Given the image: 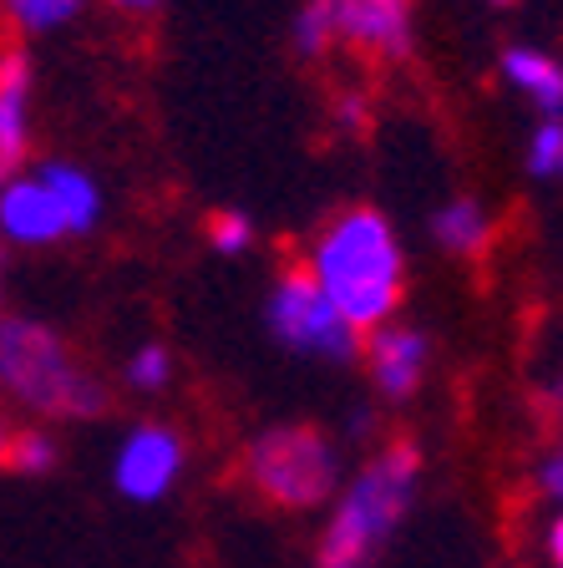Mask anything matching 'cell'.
<instances>
[{"label":"cell","instance_id":"cell-5","mask_svg":"<svg viewBox=\"0 0 563 568\" xmlns=\"http://www.w3.org/2000/svg\"><path fill=\"white\" fill-rule=\"evenodd\" d=\"M270 331L284 351L294 355H315V361H351L361 335L335 315L325 295H320V284L310 280L305 270L300 274H284L274 284L270 295Z\"/></svg>","mask_w":563,"mask_h":568},{"label":"cell","instance_id":"cell-10","mask_svg":"<svg viewBox=\"0 0 563 568\" xmlns=\"http://www.w3.org/2000/svg\"><path fill=\"white\" fill-rule=\"evenodd\" d=\"M31 142V61L26 51L0 57V183H11Z\"/></svg>","mask_w":563,"mask_h":568},{"label":"cell","instance_id":"cell-19","mask_svg":"<svg viewBox=\"0 0 563 568\" xmlns=\"http://www.w3.org/2000/svg\"><path fill=\"white\" fill-rule=\"evenodd\" d=\"M249 239H254L249 213H213L209 219V244L219 248V254H244Z\"/></svg>","mask_w":563,"mask_h":568},{"label":"cell","instance_id":"cell-16","mask_svg":"<svg viewBox=\"0 0 563 568\" xmlns=\"http://www.w3.org/2000/svg\"><path fill=\"white\" fill-rule=\"evenodd\" d=\"M6 462L26 477H47L51 467H57V442H51V432H21V437H11V447H6Z\"/></svg>","mask_w":563,"mask_h":568},{"label":"cell","instance_id":"cell-22","mask_svg":"<svg viewBox=\"0 0 563 568\" xmlns=\"http://www.w3.org/2000/svg\"><path fill=\"white\" fill-rule=\"evenodd\" d=\"M543 558H549V568H563V508L549 518V532H543Z\"/></svg>","mask_w":563,"mask_h":568},{"label":"cell","instance_id":"cell-8","mask_svg":"<svg viewBox=\"0 0 563 568\" xmlns=\"http://www.w3.org/2000/svg\"><path fill=\"white\" fill-rule=\"evenodd\" d=\"M365 361H371V381L386 402H406L411 390L426 381V335L411 331V325H381L371 331V345H365Z\"/></svg>","mask_w":563,"mask_h":568},{"label":"cell","instance_id":"cell-9","mask_svg":"<svg viewBox=\"0 0 563 568\" xmlns=\"http://www.w3.org/2000/svg\"><path fill=\"white\" fill-rule=\"evenodd\" d=\"M0 234L11 244L47 248L57 239H67V219L51 203V193L41 189V178H11L0 183Z\"/></svg>","mask_w":563,"mask_h":568},{"label":"cell","instance_id":"cell-7","mask_svg":"<svg viewBox=\"0 0 563 568\" xmlns=\"http://www.w3.org/2000/svg\"><path fill=\"white\" fill-rule=\"evenodd\" d=\"M335 41H351L365 57H406L411 51V0H315Z\"/></svg>","mask_w":563,"mask_h":568},{"label":"cell","instance_id":"cell-24","mask_svg":"<svg viewBox=\"0 0 563 568\" xmlns=\"http://www.w3.org/2000/svg\"><path fill=\"white\" fill-rule=\"evenodd\" d=\"M6 447H11V432H6V422H0V462H6Z\"/></svg>","mask_w":563,"mask_h":568},{"label":"cell","instance_id":"cell-13","mask_svg":"<svg viewBox=\"0 0 563 568\" xmlns=\"http://www.w3.org/2000/svg\"><path fill=\"white\" fill-rule=\"evenodd\" d=\"M432 239L446 254H477V248L493 239V219H487V209H482L477 199H452L436 209Z\"/></svg>","mask_w":563,"mask_h":568},{"label":"cell","instance_id":"cell-25","mask_svg":"<svg viewBox=\"0 0 563 568\" xmlns=\"http://www.w3.org/2000/svg\"><path fill=\"white\" fill-rule=\"evenodd\" d=\"M493 6H513V0H493Z\"/></svg>","mask_w":563,"mask_h":568},{"label":"cell","instance_id":"cell-6","mask_svg":"<svg viewBox=\"0 0 563 568\" xmlns=\"http://www.w3.org/2000/svg\"><path fill=\"white\" fill-rule=\"evenodd\" d=\"M183 462H188V447L173 426L142 422L118 442L112 487H118L128 503H142V508H148V503H163L178 487V477H183Z\"/></svg>","mask_w":563,"mask_h":568},{"label":"cell","instance_id":"cell-1","mask_svg":"<svg viewBox=\"0 0 563 568\" xmlns=\"http://www.w3.org/2000/svg\"><path fill=\"white\" fill-rule=\"evenodd\" d=\"M310 280L320 295L335 305V315L355 335H371L391 325L406 290V260H401V239L386 213L375 209H345L320 229L310 248Z\"/></svg>","mask_w":563,"mask_h":568},{"label":"cell","instance_id":"cell-26","mask_svg":"<svg viewBox=\"0 0 563 568\" xmlns=\"http://www.w3.org/2000/svg\"><path fill=\"white\" fill-rule=\"evenodd\" d=\"M559 178H563V158H559Z\"/></svg>","mask_w":563,"mask_h":568},{"label":"cell","instance_id":"cell-14","mask_svg":"<svg viewBox=\"0 0 563 568\" xmlns=\"http://www.w3.org/2000/svg\"><path fill=\"white\" fill-rule=\"evenodd\" d=\"M0 11L11 16L21 31H61L71 16L82 11V0H0Z\"/></svg>","mask_w":563,"mask_h":568},{"label":"cell","instance_id":"cell-20","mask_svg":"<svg viewBox=\"0 0 563 568\" xmlns=\"http://www.w3.org/2000/svg\"><path fill=\"white\" fill-rule=\"evenodd\" d=\"M539 493L549 497L553 508H563V447L539 462Z\"/></svg>","mask_w":563,"mask_h":568},{"label":"cell","instance_id":"cell-23","mask_svg":"<svg viewBox=\"0 0 563 568\" xmlns=\"http://www.w3.org/2000/svg\"><path fill=\"white\" fill-rule=\"evenodd\" d=\"M112 6H118V11H153L158 0H112Z\"/></svg>","mask_w":563,"mask_h":568},{"label":"cell","instance_id":"cell-3","mask_svg":"<svg viewBox=\"0 0 563 568\" xmlns=\"http://www.w3.org/2000/svg\"><path fill=\"white\" fill-rule=\"evenodd\" d=\"M0 386L41 416H97L107 406L102 381L71 361L67 341L26 315L0 320Z\"/></svg>","mask_w":563,"mask_h":568},{"label":"cell","instance_id":"cell-2","mask_svg":"<svg viewBox=\"0 0 563 568\" xmlns=\"http://www.w3.org/2000/svg\"><path fill=\"white\" fill-rule=\"evenodd\" d=\"M416 493H422V452L411 442H391L371 462H361L351 483L335 493L315 568H375V558L386 554L406 523Z\"/></svg>","mask_w":563,"mask_h":568},{"label":"cell","instance_id":"cell-17","mask_svg":"<svg viewBox=\"0 0 563 568\" xmlns=\"http://www.w3.org/2000/svg\"><path fill=\"white\" fill-rule=\"evenodd\" d=\"M559 158H563V122L559 118H543L529 138V173L533 178H549L559 173Z\"/></svg>","mask_w":563,"mask_h":568},{"label":"cell","instance_id":"cell-15","mask_svg":"<svg viewBox=\"0 0 563 568\" xmlns=\"http://www.w3.org/2000/svg\"><path fill=\"white\" fill-rule=\"evenodd\" d=\"M122 381H128L132 390H142V396L163 390L168 381H173V355H168V345H138V351L128 355V366H122Z\"/></svg>","mask_w":563,"mask_h":568},{"label":"cell","instance_id":"cell-21","mask_svg":"<svg viewBox=\"0 0 563 568\" xmlns=\"http://www.w3.org/2000/svg\"><path fill=\"white\" fill-rule=\"evenodd\" d=\"M365 118H371V102H365L361 92H345V97H335V122H341L345 132L365 128Z\"/></svg>","mask_w":563,"mask_h":568},{"label":"cell","instance_id":"cell-4","mask_svg":"<svg viewBox=\"0 0 563 568\" xmlns=\"http://www.w3.org/2000/svg\"><path fill=\"white\" fill-rule=\"evenodd\" d=\"M244 477L274 508L310 513L341 493V452L315 426H264L244 452Z\"/></svg>","mask_w":563,"mask_h":568},{"label":"cell","instance_id":"cell-12","mask_svg":"<svg viewBox=\"0 0 563 568\" xmlns=\"http://www.w3.org/2000/svg\"><path fill=\"white\" fill-rule=\"evenodd\" d=\"M36 178H41V189L51 193V203L67 219V234L97 229V219H102V189L92 183V173H82V168H71V163H47Z\"/></svg>","mask_w":563,"mask_h":568},{"label":"cell","instance_id":"cell-18","mask_svg":"<svg viewBox=\"0 0 563 568\" xmlns=\"http://www.w3.org/2000/svg\"><path fill=\"white\" fill-rule=\"evenodd\" d=\"M290 41H294V51L300 57H320V51H330V41H335V31H330V21H325V11H320L315 0H310L305 11L294 16V31H290Z\"/></svg>","mask_w":563,"mask_h":568},{"label":"cell","instance_id":"cell-11","mask_svg":"<svg viewBox=\"0 0 563 568\" xmlns=\"http://www.w3.org/2000/svg\"><path fill=\"white\" fill-rule=\"evenodd\" d=\"M503 82L517 97H529L543 118L563 122V61L539 47H507L503 51Z\"/></svg>","mask_w":563,"mask_h":568}]
</instances>
